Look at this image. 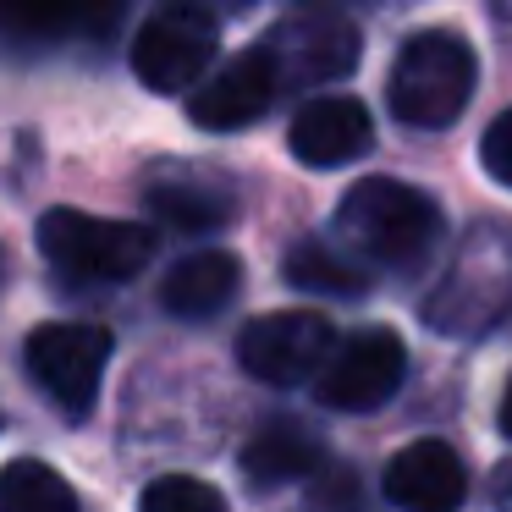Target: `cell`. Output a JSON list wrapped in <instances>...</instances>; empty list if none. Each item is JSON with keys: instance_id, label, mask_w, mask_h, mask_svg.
Segmentation results:
<instances>
[{"instance_id": "cell-9", "label": "cell", "mask_w": 512, "mask_h": 512, "mask_svg": "<svg viewBox=\"0 0 512 512\" xmlns=\"http://www.w3.org/2000/svg\"><path fill=\"white\" fill-rule=\"evenodd\" d=\"M402 375H408V353L402 336L391 331H358L336 347V358L320 375V402L336 413H369L380 402L397 397Z\"/></svg>"}, {"instance_id": "cell-23", "label": "cell", "mask_w": 512, "mask_h": 512, "mask_svg": "<svg viewBox=\"0 0 512 512\" xmlns=\"http://www.w3.org/2000/svg\"><path fill=\"white\" fill-rule=\"evenodd\" d=\"M496 419H501V435L512 441V380H507V391H501V413H496Z\"/></svg>"}, {"instance_id": "cell-6", "label": "cell", "mask_w": 512, "mask_h": 512, "mask_svg": "<svg viewBox=\"0 0 512 512\" xmlns=\"http://www.w3.org/2000/svg\"><path fill=\"white\" fill-rule=\"evenodd\" d=\"M336 325L314 309H276L259 314L237 331V364L265 386H298V380L325 375L336 358Z\"/></svg>"}, {"instance_id": "cell-5", "label": "cell", "mask_w": 512, "mask_h": 512, "mask_svg": "<svg viewBox=\"0 0 512 512\" xmlns=\"http://www.w3.org/2000/svg\"><path fill=\"white\" fill-rule=\"evenodd\" d=\"M23 364L34 375V386L56 402V413L83 419L100 397L105 364H111V331L83 320H50L39 331H28Z\"/></svg>"}, {"instance_id": "cell-10", "label": "cell", "mask_w": 512, "mask_h": 512, "mask_svg": "<svg viewBox=\"0 0 512 512\" xmlns=\"http://www.w3.org/2000/svg\"><path fill=\"white\" fill-rule=\"evenodd\" d=\"M276 94H281V83H276L270 56L265 50H243V56L221 61V67L188 94V116L204 133H232V127L259 122Z\"/></svg>"}, {"instance_id": "cell-14", "label": "cell", "mask_w": 512, "mask_h": 512, "mask_svg": "<svg viewBox=\"0 0 512 512\" xmlns=\"http://www.w3.org/2000/svg\"><path fill=\"white\" fill-rule=\"evenodd\" d=\"M243 287V270L226 248H204V254H188L171 265V276L160 281V303H166L177 320H215L226 303Z\"/></svg>"}, {"instance_id": "cell-16", "label": "cell", "mask_w": 512, "mask_h": 512, "mask_svg": "<svg viewBox=\"0 0 512 512\" xmlns=\"http://www.w3.org/2000/svg\"><path fill=\"white\" fill-rule=\"evenodd\" d=\"M287 281L314 292V298H358L369 287V270L358 259H347L342 248H331L325 237H303L287 254Z\"/></svg>"}, {"instance_id": "cell-1", "label": "cell", "mask_w": 512, "mask_h": 512, "mask_svg": "<svg viewBox=\"0 0 512 512\" xmlns=\"http://www.w3.org/2000/svg\"><path fill=\"white\" fill-rule=\"evenodd\" d=\"M336 226L364 259L408 276L441 243V204L397 177H364L347 188Z\"/></svg>"}, {"instance_id": "cell-2", "label": "cell", "mask_w": 512, "mask_h": 512, "mask_svg": "<svg viewBox=\"0 0 512 512\" xmlns=\"http://www.w3.org/2000/svg\"><path fill=\"white\" fill-rule=\"evenodd\" d=\"M512 309V232L507 226H474L457 243L452 265L424 298V325L441 336H485Z\"/></svg>"}, {"instance_id": "cell-21", "label": "cell", "mask_w": 512, "mask_h": 512, "mask_svg": "<svg viewBox=\"0 0 512 512\" xmlns=\"http://www.w3.org/2000/svg\"><path fill=\"white\" fill-rule=\"evenodd\" d=\"M314 496H320L325 507H342V512H358V501H353V474H347V468H342V474H325V485L314 490Z\"/></svg>"}, {"instance_id": "cell-4", "label": "cell", "mask_w": 512, "mask_h": 512, "mask_svg": "<svg viewBox=\"0 0 512 512\" xmlns=\"http://www.w3.org/2000/svg\"><path fill=\"white\" fill-rule=\"evenodd\" d=\"M39 254L72 281H133L155 259V232L138 221H100L83 210L39 215Z\"/></svg>"}, {"instance_id": "cell-19", "label": "cell", "mask_w": 512, "mask_h": 512, "mask_svg": "<svg viewBox=\"0 0 512 512\" xmlns=\"http://www.w3.org/2000/svg\"><path fill=\"white\" fill-rule=\"evenodd\" d=\"M67 28H78V12H61V6H0V39H12V45H23V39H39V45H56Z\"/></svg>"}, {"instance_id": "cell-18", "label": "cell", "mask_w": 512, "mask_h": 512, "mask_svg": "<svg viewBox=\"0 0 512 512\" xmlns=\"http://www.w3.org/2000/svg\"><path fill=\"white\" fill-rule=\"evenodd\" d=\"M138 512H226V496L193 474H160L155 485H144Z\"/></svg>"}, {"instance_id": "cell-22", "label": "cell", "mask_w": 512, "mask_h": 512, "mask_svg": "<svg viewBox=\"0 0 512 512\" xmlns=\"http://www.w3.org/2000/svg\"><path fill=\"white\" fill-rule=\"evenodd\" d=\"M490 496H496V512H512V468L496 474V490H490Z\"/></svg>"}, {"instance_id": "cell-15", "label": "cell", "mask_w": 512, "mask_h": 512, "mask_svg": "<svg viewBox=\"0 0 512 512\" xmlns=\"http://www.w3.org/2000/svg\"><path fill=\"white\" fill-rule=\"evenodd\" d=\"M314 468H320V441H314V430H303L292 419H270L243 446V474L254 485H292V479L314 474Z\"/></svg>"}, {"instance_id": "cell-3", "label": "cell", "mask_w": 512, "mask_h": 512, "mask_svg": "<svg viewBox=\"0 0 512 512\" xmlns=\"http://www.w3.org/2000/svg\"><path fill=\"white\" fill-rule=\"evenodd\" d=\"M479 61L452 28H424V34L402 39L397 61H391V116L402 127H452L463 116V105L474 100Z\"/></svg>"}, {"instance_id": "cell-7", "label": "cell", "mask_w": 512, "mask_h": 512, "mask_svg": "<svg viewBox=\"0 0 512 512\" xmlns=\"http://www.w3.org/2000/svg\"><path fill=\"white\" fill-rule=\"evenodd\" d=\"M221 50V23L204 6H160L133 39V72L155 94L199 89Z\"/></svg>"}, {"instance_id": "cell-17", "label": "cell", "mask_w": 512, "mask_h": 512, "mask_svg": "<svg viewBox=\"0 0 512 512\" xmlns=\"http://www.w3.org/2000/svg\"><path fill=\"white\" fill-rule=\"evenodd\" d=\"M0 512H78V496L50 463L17 457L0 468Z\"/></svg>"}, {"instance_id": "cell-20", "label": "cell", "mask_w": 512, "mask_h": 512, "mask_svg": "<svg viewBox=\"0 0 512 512\" xmlns=\"http://www.w3.org/2000/svg\"><path fill=\"white\" fill-rule=\"evenodd\" d=\"M479 166L490 171V182L512 188V111H501L485 127V138H479Z\"/></svg>"}, {"instance_id": "cell-11", "label": "cell", "mask_w": 512, "mask_h": 512, "mask_svg": "<svg viewBox=\"0 0 512 512\" xmlns=\"http://www.w3.org/2000/svg\"><path fill=\"white\" fill-rule=\"evenodd\" d=\"M144 204L177 232H221L237 215V188L215 166H160L144 188Z\"/></svg>"}, {"instance_id": "cell-8", "label": "cell", "mask_w": 512, "mask_h": 512, "mask_svg": "<svg viewBox=\"0 0 512 512\" xmlns=\"http://www.w3.org/2000/svg\"><path fill=\"white\" fill-rule=\"evenodd\" d=\"M276 67L281 89H314V83H336L358 67V28L336 12H303L287 17L281 28H270V39L259 45Z\"/></svg>"}, {"instance_id": "cell-13", "label": "cell", "mask_w": 512, "mask_h": 512, "mask_svg": "<svg viewBox=\"0 0 512 512\" xmlns=\"http://www.w3.org/2000/svg\"><path fill=\"white\" fill-rule=\"evenodd\" d=\"M386 496L402 512H463L468 474L446 441H408L386 463Z\"/></svg>"}, {"instance_id": "cell-12", "label": "cell", "mask_w": 512, "mask_h": 512, "mask_svg": "<svg viewBox=\"0 0 512 512\" xmlns=\"http://www.w3.org/2000/svg\"><path fill=\"white\" fill-rule=\"evenodd\" d=\"M292 155L314 171H336L353 166L358 155H369L375 144V122L369 111L353 100V94H325V100H309L298 116H292Z\"/></svg>"}]
</instances>
